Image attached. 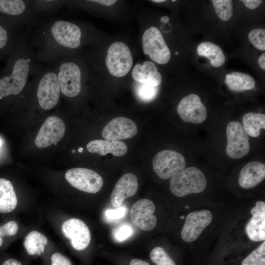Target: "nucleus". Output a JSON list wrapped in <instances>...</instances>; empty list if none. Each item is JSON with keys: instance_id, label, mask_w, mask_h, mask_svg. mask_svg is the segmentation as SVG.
<instances>
[{"instance_id": "obj_1", "label": "nucleus", "mask_w": 265, "mask_h": 265, "mask_svg": "<svg viewBox=\"0 0 265 265\" xmlns=\"http://www.w3.org/2000/svg\"><path fill=\"white\" fill-rule=\"evenodd\" d=\"M81 27L74 22L56 17L31 26L30 39L35 59L40 63H53L81 45Z\"/></svg>"}, {"instance_id": "obj_2", "label": "nucleus", "mask_w": 265, "mask_h": 265, "mask_svg": "<svg viewBox=\"0 0 265 265\" xmlns=\"http://www.w3.org/2000/svg\"><path fill=\"white\" fill-rule=\"evenodd\" d=\"M31 26L26 28L0 70V101L22 93L41 64L35 59L29 35Z\"/></svg>"}, {"instance_id": "obj_3", "label": "nucleus", "mask_w": 265, "mask_h": 265, "mask_svg": "<svg viewBox=\"0 0 265 265\" xmlns=\"http://www.w3.org/2000/svg\"><path fill=\"white\" fill-rule=\"evenodd\" d=\"M28 83L35 90L36 102L41 109L49 110L57 105L61 91L53 63H41Z\"/></svg>"}, {"instance_id": "obj_4", "label": "nucleus", "mask_w": 265, "mask_h": 265, "mask_svg": "<svg viewBox=\"0 0 265 265\" xmlns=\"http://www.w3.org/2000/svg\"><path fill=\"white\" fill-rule=\"evenodd\" d=\"M0 22L13 27H26L44 21L33 12L30 0H0Z\"/></svg>"}, {"instance_id": "obj_5", "label": "nucleus", "mask_w": 265, "mask_h": 265, "mask_svg": "<svg viewBox=\"0 0 265 265\" xmlns=\"http://www.w3.org/2000/svg\"><path fill=\"white\" fill-rule=\"evenodd\" d=\"M55 69L61 94L72 98L80 93L82 87V71L71 55L60 58L53 63Z\"/></svg>"}, {"instance_id": "obj_6", "label": "nucleus", "mask_w": 265, "mask_h": 265, "mask_svg": "<svg viewBox=\"0 0 265 265\" xmlns=\"http://www.w3.org/2000/svg\"><path fill=\"white\" fill-rule=\"evenodd\" d=\"M207 184L203 173L198 168L190 166L173 176L170 181L171 192L177 197H183L204 191Z\"/></svg>"}, {"instance_id": "obj_7", "label": "nucleus", "mask_w": 265, "mask_h": 265, "mask_svg": "<svg viewBox=\"0 0 265 265\" xmlns=\"http://www.w3.org/2000/svg\"><path fill=\"white\" fill-rule=\"evenodd\" d=\"M152 165L154 171L160 178L167 180L185 169L186 161L180 153L165 150L156 154Z\"/></svg>"}, {"instance_id": "obj_8", "label": "nucleus", "mask_w": 265, "mask_h": 265, "mask_svg": "<svg viewBox=\"0 0 265 265\" xmlns=\"http://www.w3.org/2000/svg\"><path fill=\"white\" fill-rule=\"evenodd\" d=\"M132 57L129 48L123 42H116L109 47L106 64L109 73L117 77L126 75L132 68Z\"/></svg>"}, {"instance_id": "obj_9", "label": "nucleus", "mask_w": 265, "mask_h": 265, "mask_svg": "<svg viewBox=\"0 0 265 265\" xmlns=\"http://www.w3.org/2000/svg\"><path fill=\"white\" fill-rule=\"evenodd\" d=\"M142 49L153 61L165 64L170 60V52L160 30L155 26L146 29L142 38Z\"/></svg>"}, {"instance_id": "obj_10", "label": "nucleus", "mask_w": 265, "mask_h": 265, "mask_svg": "<svg viewBox=\"0 0 265 265\" xmlns=\"http://www.w3.org/2000/svg\"><path fill=\"white\" fill-rule=\"evenodd\" d=\"M226 152L229 157L238 159L249 153V137L240 122L235 121L229 122L226 128Z\"/></svg>"}, {"instance_id": "obj_11", "label": "nucleus", "mask_w": 265, "mask_h": 265, "mask_svg": "<svg viewBox=\"0 0 265 265\" xmlns=\"http://www.w3.org/2000/svg\"><path fill=\"white\" fill-rule=\"evenodd\" d=\"M66 180L73 186L83 192L96 193L103 186L102 177L94 170L85 168H74L65 173Z\"/></svg>"}, {"instance_id": "obj_12", "label": "nucleus", "mask_w": 265, "mask_h": 265, "mask_svg": "<svg viewBox=\"0 0 265 265\" xmlns=\"http://www.w3.org/2000/svg\"><path fill=\"white\" fill-rule=\"evenodd\" d=\"M65 133L63 120L56 116L48 117L40 128L35 143L39 148L48 147L60 141Z\"/></svg>"}, {"instance_id": "obj_13", "label": "nucleus", "mask_w": 265, "mask_h": 265, "mask_svg": "<svg viewBox=\"0 0 265 265\" xmlns=\"http://www.w3.org/2000/svg\"><path fill=\"white\" fill-rule=\"evenodd\" d=\"M177 111L185 122L200 124L207 117V110L200 97L190 94L184 97L179 102Z\"/></svg>"}, {"instance_id": "obj_14", "label": "nucleus", "mask_w": 265, "mask_h": 265, "mask_svg": "<svg viewBox=\"0 0 265 265\" xmlns=\"http://www.w3.org/2000/svg\"><path fill=\"white\" fill-rule=\"evenodd\" d=\"M212 219L211 212L207 210L195 211L186 217L181 236L187 242L195 240L203 230L211 223Z\"/></svg>"}, {"instance_id": "obj_15", "label": "nucleus", "mask_w": 265, "mask_h": 265, "mask_svg": "<svg viewBox=\"0 0 265 265\" xmlns=\"http://www.w3.org/2000/svg\"><path fill=\"white\" fill-rule=\"evenodd\" d=\"M155 209L154 203L149 199H142L136 201L130 210L132 223L144 231L152 230L157 223V218L153 214Z\"/></svg>"}, {"instance_id": "obj_16", "label": "nucleus", "mask_w": 265, "mask_h": 265, "mask_svg": "<svg viewBox=\"0 0 265 265\" xmlns=\"http://www.w3.org/2000/svg\"><path fill=\"white\" fill-rule=\"evenodd\" d=\"M64 235L71 241L72 247L80 251L85 249L89 244L91 234L86 224L81 220L71 218L62 225Z\"/></svg>"}, {"instance_id": "obj_17", "label": "nucleus", "mask_w": 265, "mask_h": 265, "mask_svg": "<svg viewBox=\"0 0 265 265\" xmlns=\"http://www.w3.org/2000/svg\"><path fill=\"white\" fill-rule=\"evenodd\" d=\"M137 132V126L132 120L124 117H118L105 126L102 134L106 140L117 141L132 138Z\"/></svg>"}, {"instance_id": "obj_18", "label": "nucleus", "mask_w": 265, "mask_h": 265, "mask_svg": "<svg viewBox=\"0 0 265 265\" xmlns=\"http://www.w3.org/2000/svg\"><path fill=\"white\" fill-rule=\"evenodd\" d=\"M138 187L136 176L132 173L123 175L116 184L110 197L113 207L118 208L122 205L124 200L133 196Z\"/></svg>"}, {"instance_id": "obj_19", "label": "nucleus", "mask_w": 265, "mask_h": 265, "mask_svg": "<svg viewBox=\"0 0 265 265\" xmlns=\"http://www.w3.org/2000/svg\"><path fill=\"white\" fill-rule=\"evenodd\" d=\"M252 217L246 225L245 231L252 241H260L265 239V203L257 201L251 210Z\"/></svg>"}, {"instance_id": "obj_20", "label": "nucleus", "mask_w": 265, "mask_h": 265, "mask_svg": "<svg viewBox=\"0 0 265 265\" xmlns=\"http://www.w3.org/2000/svg\"><path fill=\"white\" fill-rule=\"evenodd\" d=\"M265 178V164L253 161L247 163L241 170L238 184L243 188L250 189L261 183Z\"/></svg>"}, {"instance_id": "obj_21", "label": "nucleus", "mask_w": 265, "mask_h": 265, "mask_svg": "<svg viewBox=\"0 0 265 265\" xmlns=\"http://www.w3.org/2000/svg\"><path fill=\"white\" fill-rule=\"evenodd\" d=\"M132 77L136 82L156 87L162 82V77L156 65L151 61L142 64H136L132 71Z\"/></svg>"}, {"instance_id": "obj_22", "label": "nucleus", "mask_w": 265, "mask_h": 265, "mask_svg": "<svg viewBox=\"0 0 265 265\" xmlns=\"http://www.w3.org/2000/svg\"><path fill=\"white\" fill-rule=\"evenodd\" d=\"M26 28L13 27L0 22V61L12 52Z\"/></svg>"}, {"instance_id": "obj_23", "label": "nucleus", "mask_w": 265, "mask_h": 265, "mask_svg": "<svg viewBox=\"0 0 265 265\" xmlns=\"http://www.w3.org/2000/svg\"><path fill=\"white\" fill-rule=\"evenodd\" d=\"M86 149L90 153H98L100 156L111 153L117 157L124 155L128 150L127 146L124 142L108 140H92L87 144Z\"/></svg>"}, {"instance_id": "obj_24", "label": "nucleus", "mask_w": 265, "mask_h": 265, "mask_svg": "<svg viewBox=\"0 0 265 265\" xmlns=\"http://www.w3.org/2000/svg\"><path fill=\"white\" fill-rule=\"evenodd\" d=\"M33 12L43 21L57 17V14L64 6L63 0H30Z\"/></svg>"}, {"instance_id": "obj_25", "label": "nucleus", "mask_w": 265, "mask_h": 265, "mask_svg": "<svg viewBox=\"0 0 265 265\" xmlns=\"http://www.w3.org/2000/svg\"><path fill=\"white\" fill-rule=\"evenodd\" d=\"M17 202V196L11 182L0 178V212L8 213L13 211Z\"/></svg>"}, {"instance_id": "obj_26", "label": "nucleus", "mask_w": 265, "mask_h": 265, "mask_svg": "<svg viewBox=\"0 0 265 265\" xmlns=\"http://www.w3.org/2000/svg\"><path fill=\"white\" fill-rule=\"evenodd\" d=\"M197 53L200 56L208 58L211 64L214 67H219L224 64L225 56L221 48L210 42H203L197 48Z\"/></svg>"}, {"instance_id": "obj_27", "label": "nucleus", "mask_w": 265, "mask_h": 265, "mask_svg": "<svg viewBox=\"0 0 265 265\" xmlns=\"http://www.w3.org/2000/svg\"><path fill=\"white\" fill-rule=\"evenodd\" d=\"M225 83L230 89L234 91L251 90L255 86V80L251 76L238 72L226 75Z\"/></svg>"}, {"instance_id": "obj_28", "label": "nucleus", "mask_w": 265, "mask_h": 265, "mask_svg": "<svg viewBox=\"0 0 265 265\" xmlns=\"http://www.w3.org/2000/svg\"><path fill=\"white\" fill-rule=\"evenodd\" d=\"M242 121L244 130L248 135L252 137H258L260 134L261 129H265L264 114L247 113L243 115Z\"/></svg>"}, {"instance_id": "obj_29", "label": "nucleus", "mask_w": 265, "mask_h": 265, "mask_svg": "<svg viewBox=\"0 0 265 265\" xmlns=\"http://www.w3.org/2000/svg\"><path fill=\"white\" fill-rule=\"evenodd\" d=\"M47 242V238L43 234L32 231L26 237L24 244L29 255L40 256L44 253Z\"/></svg>"}, {"instance_id": "obj_30", "label": "nucleus", "mask_w": 265, "mask_h": 265, "mask_svg": "<svg viewBox=\"0 0 265 265\" xmlns=\"http://www.w3.org/2000/svg\"><path fill=\"white\" fill-rule=\"evenodd\" d=\"M134 90L136 96L139 100L148 103L156 98L159 92V87L136 82L134 85Z\"/></svg>"}, {"instance_id": "obj_31", "label": "nucleus", "mask_w": 265, "mask_h": 265, "mask_svg": "<svg viewBox=\"0 0 265 265\" xmlns=\"http://www.w3.org/2000/svg\"><path fill=\"white\" fill-rule=\"evenodd\" d=\"M215 11L223 21H228L233 15L232 1L231 0H212Z\"/></svg>"}, {"instance_id": "obj_32", "label": "nucleus", "mask_w": 265, "mask_h": 265, "mask_svg": "<svg viewBox=\"0 0 265 265\" xmlns=\"http://www.w3.org/2000/svg\"><path fill=\"white\" fill-rule=\"evenodd\" d=\"M241 265H265V242L246 257Z\"/></svg>"}, {"instance_id": "obj_33", "label": "nucleus", "mask_w": 265, "mask_h": 265, "mask_svg": "<svg viewBox=\"0 0 265 265\" xmlns=\"http://www.w3.org/2000/svg\"><path fill=\"white\" fill-rule=\"evenodd\" d=\"M150 257L157 265H176L168 254L160 247H156L153 249L150 253Z\"/></svg>"}, {"instance_id": "obj_34", "label": "nucleus", "mask_w": 265, "mask_h": 265, "mask_svg": "<svg viewBox=\"0 0 265 265\" xmlns=\"http://www.w3.org/2000/svg\"><path fill=\"white\" fill-rule=\"evenodd\" d=\"M251 43L257 49L265 50V30L263 28H256L252 30L248 35Z\"/></svg>"}, {"instance_id": "obj_35", "label": "nucleus", "mask_w": 265, "mask_h": 265, "mask_svg": "<svg viewBox=\"0 0 265 265\" xmlns=\"http://www.w3.org/2000/svg\"><path fill=\"white\" fill-rule=\"evenodd\" d=\"M132 227L128 224H123L116 228L113 233L114 238L118 241H123L132 236Z\"/></svg>"}, {"instance_id": "obj_36", "label": "nucleus", "mask_w": 265, "mask_h": 265, "mask_svg": "<svg viewBox=\"0 0 265 265\" xmlns=\"http://www.w3.org/2000/svg\"><path fill=\"white\" fill-rule=\"evenodd\" d=\"M127 209L125 207H120L116 209H107L105 212L106 219L113 221L122 218L125 216Z\"/></svg>"}, {"instance_id": "obj_37", "label": "nucleus", "mask_w": 265, "mask_h": 265, "mask_svg": "<svg viewBox=\"0 0 265 265\" xmlns=\"http://www.w3.org/2000/svg\"><path fill=\"white\" fill-rule=\"evenodd\" d=\"M19 230L17 223L13 220L10 221L0 226V236H13L17 234Z\"/></svg>"}, {"instance_id": "obj_38", "label": "nucleus", "mask_w": 265, "mask_h": 265, "mask_svg": "<svg viewBox=\"0 0 265 265\" xmlns=\"http://www.w3.org/2000/svg\"><path fill=\"white\" fill-rule=\"evenodd\" d=\"M50 265H72V264L66 256L59 252H55L51 257Z\"/></svg>"}, {"instance_id": "obj_39", "label": "nucleus", "mask_w": 265, "mask_h": 265, "mask_svg": "<svg viewBox=\"0 0 265 265\" xmlns=\"http://www.w3.org/2000/svg\"><path fill=\"white\" fill-rule=\"evenodd\" d=\"M245 6L250 9H254L259 7L261 4V0H241Z\"/></svg>"}, {"instance_id": "obj_40", "label": "nucleus", "mask_w": 265, "mask_h": 265, "mask_svg": "<svg viewBox=\"0 0 265 265\" xmlns=\"http://www.w3.org/2000/svg\"><path fill=\"white\" fill-rule=\"evenodd\" d=\"M1 265H24L23 263L17 259L9 258L6 260Z\"/></svg>"}, {"instance_id": "obj_41", "label": "nucleus", "mask_w": 265, "mask_h": 265, "mask_svg": "<svg viewBox=\"0 0 265 265\" xmlns=\"http://www.w3.org/2000/svg\"><path fill=\"white\" fill-rule=\"evenodd\" d=\"M92 2H96L106 6H110L113 5L116 2L115 0H92Z\"/></svg>"}, {"instance_id": "obj_42", "label": "nucleus", "mask_w": 265, "mask_h": 265, "mask_svg": "<svg viewBox=\"0 0 265 265\" xmlns=\"http://www.w3.org/2000/svg\"><path fill=\"white\" fill-rule=\"evenodd\" d=\"M130 265H150L148 263L144 261L141 260L134 259H132L130 263Z\"/></svg>"}, {"instance_id": "obj_43", "label": "nucleus", "mask_w": 265, "mask_h": 265, "mask_svg": "<svg viewBox=\"0 0 265 265\" xmlns=\"http://www.w3.org/2000/svg\"><path fill=\"white\" fill-rule=\"evenodd\" d=\"M258 64L260 67L263 69L265 70V53H264L261 54L258 59Z\"/></svg>"}, {"instance_id": "obj_44", "label": "nucleus", "mask_w": 265, "mask_h": 265, "mask_svg": "<svg viewBox=\"0 0 265 265\" xmlns=\"http://www.w3.org/2000/svg\"><path fill=\"white\" fill-rule=\"evenodd\" d=\"M169 21V19L168 17L163 16L160 18V22L164 24L167 23Z\"/></svg>"}, {"instance_id": "obj_45", "label": "nucleus", "mask_w": 265, "mask_h": 265, "mask_svg": "<svg viewBox=\"0 0 265 265\" xmlns=\"http://www.w3.org/2000/svg\"><path fill=\"white\" fill-rule=\"evenodd\" d=\"M165 0H153L152 1L155 2H162L165 1Z\"/></svg>"}, {"instance_id": "obj_46", "label": "nucleus", "mask_w": 265, "mask_h": 265, "mask_svg": "<svg viewBox=\"0 0 265 265\" xmlns=\"http://www.w3.org/2000/svg\"><path fill=\"white\" fill-rule=\"evenodd\" d=\"M3 243L2 238L0 236V247L2 245Z\"/></svg>"}, {"instance_id": "obj_47", "label": "nucleus", "mask_w": 265, "mask_h": 265, "mask_svg": "<svg viewBox=\"0 0 265 265\" xmlns=\"http://www.w3.org/2000/svg\"><path fill=\"white\" fill-rule=\"evenodd\" d=\"M78 150L80 153H81L83 151V148L80 147L78 149Z\"/></svg>"}, {"instance_id": "obj_48", "label": "nucleus", "mask_w": 265, "mask_h": 265, "mask_svg": "<svg viewBox=\"0 0 265 265\" xmlns=\"http://www.w3.org/2000/svg\"><path fill=\"white\" fill-rule=\"evenodd\" d=\"M1 144H2V141H1V140L0 139V147L1 145Z\"/></svg>"}, {"instance_id": "obj_49", "label": "nucleus", "mask_w": 265, "mask_h": 265, "mask_svg": "<svg viewBox=\"0 0 265 265\" xmlns=\"http://www.w3.org/2000/svg\"><path fill=\"white\" fill-rule=\"evenodd\" d=\"M75 151H76L75 150H72V153H75Z\"/></svg>"}, {"instance_id": "obj_50", "label": "nucleus", "mask_w": 265, "mask_h": 265, "mask_svg": "<svg viewBox=\"0 0 265 265\" xmlns=\"http://www.w3.org/2000/svg\"><path fill=\"white\" fill-rule=\"evenodd\" d=\"M178 54V52H176L175 53V54Z\"/></svg>"}]
</instances>
